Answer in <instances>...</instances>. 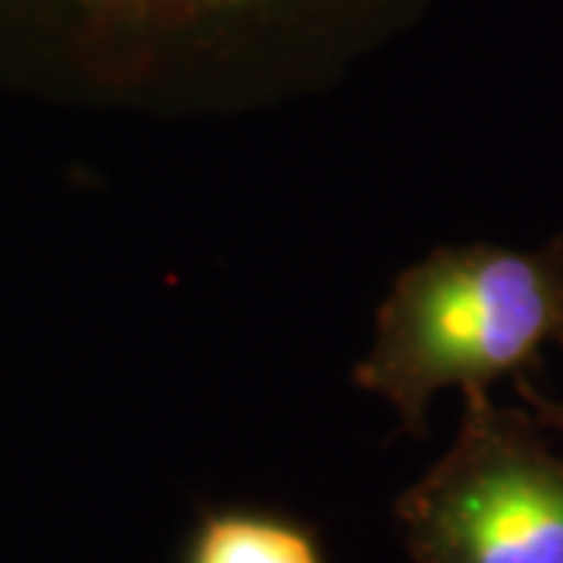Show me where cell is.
<instances>
[{
    "label": "cell",
    "instance_id": "1",
    "mask_svg": "<svg viewBox=\"0 0 563 563\" xmlns=\"http://www.w3.org/2000/svg\"><path fill=\"white\" fill-rule=\"evenodd\" d=\"M548 347L563 351V239L532 251L448 244L395 279L351 379L422 435L439 391L526 379Z\"/></svg>",
    "mask_w": 563,
    "mask_h": 563
},
{
    "label": "cell",
    "instance_id": "2",
    "mask_svg": "<svg viewBox=\"0 0 563 563\" xmlns=\"http://www.w3.org/2000/svg\"><path fill=\"white\" fill-rule=\"evenodd\" d=\"M417 563H563V457L539 420L463 391L457 439L395 501Z\"/></svg>",
    "mask_w": 563,
    "mask_h": 563
},
{
    "label": "cell",
    "instance_id": "3",
    "mask_svg": "<svg viewBox=\"0 0 563 563\" xmlns=\"http://www.w3.org/2000/svg\"><path fill=\"white\" fill-rule=\"evenodd\" d=\"M185 563H325L320 536L307 523L269 510H207Z\"/></svg>",
    "mask_w": 563,
    "mask_h": 563
},
{
    "label": "cell",
    "instance_id": "4",
    "mask_svg": "<svg viewBox=\"0 0 563 563\" xmlns=\"http://www.w3.org/2000/svg\"><path fill=\"white\" fill-rule=\"evenodd\" d=\"M517 391H520V398L529 404V410H532V417L539 420V426L563 435V398L542 395L529 379H517Z\"/></svg>",
    "mask_w": 563,
    "mask_h": 563
},
{
    "label": "cell",
    "instance_id": "5",
    "mask_svg": "<svg viewBox=\"0 0 563 563\" xmlns=\"http://www.w3.org/2000/svg\"><path fill=\"white\" fill-rule=\"evenodd\" d=\"M198 3H203V7H207V3H217V0H198ZM229 3H235V0H229Z\"/></svg>",
    "mask_w": 563,
    "mask_h": 563
}]
</instances>
